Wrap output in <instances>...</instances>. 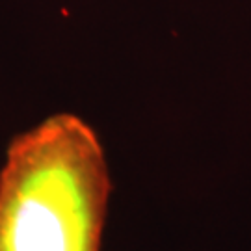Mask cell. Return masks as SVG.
<instances>
[{"label": "cell", "mask_w": 251, "mask_h": 251, "mask_svg": "<svg viewBox=\"0 0 251 251\" xmlns=\"http://www.w3.org/2000/svg\"><path fill=\"white\" fill-rule=\"evenodd\" d=\"M112 177L99 136L73 114L15 136L0 168V251H100Z\"/></svg>", "instance_id": "obj_1"}]
</instances>
